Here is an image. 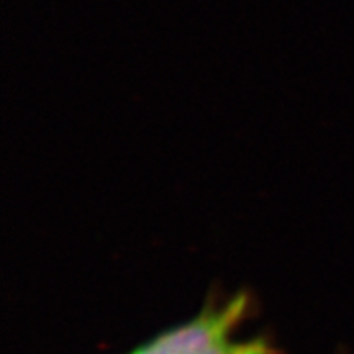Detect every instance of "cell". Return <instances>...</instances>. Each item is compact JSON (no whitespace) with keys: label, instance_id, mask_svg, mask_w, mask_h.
I'll return each mask as SVG.
<instances>
[{"label":"cell","instance_id":"6da1fadb","mask_svg":"<svg viewBox=\"0 0 354 354\" xmlns=\"http://www.w3.org/2000/svg\"><path fill=\"white\" fill-rule=\"evenodd\" d=\"M251 295L238 292L221 304H207L192 320L161 331L131 354H281L263 336L233 339V333L250 315Z\"/></svg>","mask_w":354,"mask_h":354}]
</instances>
